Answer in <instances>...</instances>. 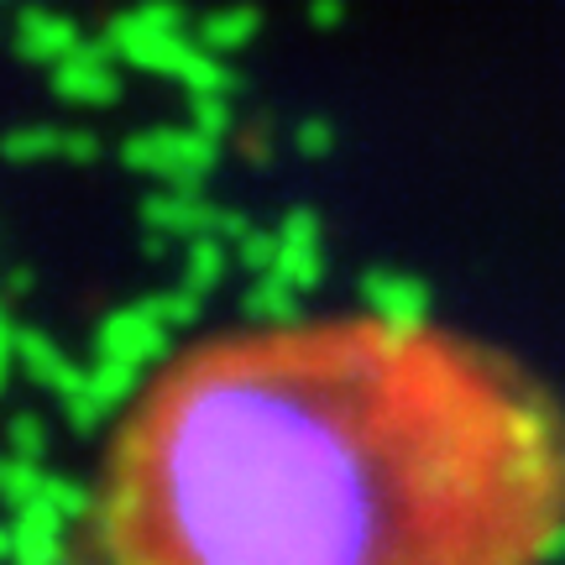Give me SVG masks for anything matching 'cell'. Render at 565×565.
<instances>
[{"label":"cell","instance_id":"cell-20","mask_svg":"<svg viewBox=\"0 0 565 565\" xmlns=\"http://www.w3.org/2000/svg\"><path fill=\"white\" fill-rule=\"evenodd\" d=\"M11 351H17V330L6 324V315H0V387H6V366H11Z\"/></svg>","mask_w":565,"mask_h":565},{"label":"cell","instance_id":"cell-5","mask_svg":"<svg viewBox=\"0 0 565 565\" xmlns=\"http://www.w3.org/2000/svg\"><path fill=\"white\" fill-rule=\"evenodd\" d=\"M105 141L89 131V126H53V121H38V126H17L0 137V158L6 162H74V168H89L100 162Z\"/></svg>","mask_w":565,"mask_h":565},{"label":"cell","instance_id":"cell-16","mask_svg":"<svg viewBox=\"0 0 565 565\" xmlns=\"http://www.w3.org/2000/svg\"><path fill=\"white\" fill-rule=\"evenodd\" d=\"M236 267H242L246 278H263L278 267V225L263 231V225H252L242 242H236Z\"/></svg>","mask_w":565,"mask_h":565},{"label":"cell","instance_id":"cell-13","mask_svg":"<svg viewBox=\"0 0 565 565\" xmlns=\"http://www.w3.org/2000/svg\"><path fill=\"white\" fill-rule=\"evenodd\" d=\"M173 32H189V17H183L179 0H141L121 17H110L105 26V42L116 38H173Z\"/></svg>","mask_w":565,"mask_h":565},{"label":"cell","instance_id":"cell-18","mask_svg":"<svg viewBox=\"0 0 565 565\" xmlns=\"http://www.w3.org/2000/svg\"><path fill=\"white\" fill-rule=\"evenodd\" d=\"M294 147H299L303 158H330L335 131H330V121H303L299 131H294Z\"/></svg>","mask_w":565,"mask_h":565},{"label":"cell","instance_id":"cell-19","mask_svg":"<svg viewBox=\"0 0 565 565\" xmlns=\"http://www.w3.org/2000/svg\"><path fill=\"white\" fill-rule=\"evenodd\" d=\"M345 17V0H309V21L315 26H341Z\"/></svg>","mask_w":565,"mask_h":565},{"label":"cell","instance_id":"cell-12","mask_svg":"<svg viewBox=\"0 0 565 565\" xmlns=\"http://www.w3.org/2000/svg\"><path fill=\"white\" fill-rule=\"evenodd\" d=\"M299 288L282 278V273H263V278H246V299L242 315L246 324H282V320H299Z\"/></svg>","mask_w":565,"mask_h":565},{"label":"cell","instance_id":"cell-4","mask_svg":"<svg viewBox=\"0 0 565 565\" xmlns=\"http://www.w3.org/2000/svg\"><path fill=\"white\" fill-rule=\"evenodd\" d=\"M168 324L147 309V303H126L116 315H105L100 330H95V356L100 362H116V366H131V372H147L168 356Z\"/></svg>","mask_w":565,"mask_h":565},{"label":"cell","instance_id":"cell-9","mask_svg":"<svg viewBox=\"0 0 565 565\" xmlns=\"http://www.w3.org/2000/svg\"><path fill=\"white\" fill-rule=\"evenodd\" d=\"M362 299L366 309L393 315V320H429V288L398 267H372L362 278Z\"/></svg>","mask_w":565,"mask_h":565},{"label":"cell","instance_id":"cell-6","mask_svg":"<svg viewBox=\"0 0 565 565\" xmlns=\"http://www.w3.org/2000/svg\"><path fill=\"white\" fill-rule=\"evenodd\" d=\"M282 278L294 282L299 294H320L324 273H330V257H324V225L309 204H294L278 221V267Z\"/></svg>","mask_w":565,"mask_h":565},{"label":"cell","instance_id":"cell-10","mask_svg":"<svg viewBox=\"0 0 565 565\" xmlns=\"http://www.w3.org/2000/svg\"><path fill=\"white\" fill-rule=\"evenodd\" d=\"M17 356L42 387H53V393H63V398H68L84 377V366L68 362L58 345L47 341V330H17Z\"/></svg>","mask_w":565,"mask_h":565},{"label":"cell","instance_id":"cell-22","mask_svg":"<svg viewBox=\"0 0 565 565\" xmlns=\"http://www.w3.org/2000/svg\"><path fill=\"white\" fill-rule=\"evenodd\" d=\"M0 288H6V282H0Z\"/></svg>","mask_w":565,"mask_h":565},{"label":"cell","instance_id":"cell-14","mask_svg":"<svg viewBox=\"0 0 565 565\" xmlns=\"http://www.w3.org/2000/svg\"><path fill=\"white\" fill-rule=\"evenodd\" d=\"M231 263H236V242L200 236V242H189V252H183V282H189V288H200L204 299H210V294L225 282Z\"/></svg>","mask_w":565,"mask_h":565},{"label":"cell","instance_id":"cell-8","mask_svg":"<svg viewBox=\"0 0 565 565\" xmlns=\"http://www.w3.org/2000/svg\"><path fill=\"white\" fill-rule=\"evenodd\" d=\"M84 26L63 11H47V6H21L17 11V53L21 58L42 63V68H58L68 53L84 47Z\"/></svg>","mask_w":565,"mask_h":565},{"label":"cell","instance_id":"cell-15","mask_svg":"<svg viewBox=\"0 0 565 565\" xmlns=\"http://www.w3.org/2000/svg\"><path fill=\"white\" fill-rule=\"evenodd\" d=\"M141 303H147V309H152V315H158L173 335H179V330H189V324L204 315V294H200V288H189V282H179V288H162V294H147Z\"/></svg>","mask_w":565,"mask_h":565},{"label":"cell","instance_id":"cell-2","mask_svg":"<svg viewBox=\"0 0 565 565\" xmlns=\"http://www.w3.org/2000/svg\"><path fill=\"white\" fill-rule=\"evenodd\" d=\"M221 158V141L204 137L200 126H152L121 141V162L141 179H158L162 189H200Z\"/></svg>","mask_w":565,"mask_h":565},{"label":"cell","instance_id":"cell-11","mask_svg":"<svg viewBox=\"0 0 565 565\" xmlns=\"http://www.w3.org/2000/svg\"><path fill=\"white\" fill-rule=\"evenodd\" d=\"M257 32H263V11H257L252 0H236V6H225V11H210L194 38H200L210 53L231 58V53H246V47L257 42Z\"/></svg>","mask_w":565,"mask_h":565},{"label":"cell","instance_id":"cell-7","mask_svg":"<svg viewBox=\"0 0 565 565\" xmlns=\"http://www.w3.org/2000/svg\"><path fill=\"white\" fill-rule=\"evenodd\" d=\"M116 53L105 38H89L79 53L53 68V95L68 105H116L121 100V68H116Z\"/></svg>","mask_w":565,"mask_h":565},{"label":"cell","instance_id":"cell-3","mask_svg":"<svg viewBox=\"0 0 565 565\" xmlns=\"http://www.w3.org/2000/svg\"><path fill=\"white\" fill-rule=\"evenodd\" d=\"M141 225L162 236V242H200V236H221V242H242L252 221L242 210L204 200L200 189H158L152 200H141Z\"/></svg>","mask_w":565,"mask_h":565},{"label":"cell","instance_id":"cell-17","mask_svg":"<svg viewBox=\"0 0 565 565\" xmlns=\"http://www.w3.org/2000/svg\"><path fill=\"white\" fill-rule=\"evenodd\" d=\"M189 121L200 126L204 137L225 141L231 137V126H236V116H231V95H189Z\"/></svg>","mask_w":565,"mask_h":565},{"label":"cell","instance_id":"cell-1","mask_svg":"<svg viewBox=\"0 0 565 565\" xmlns=\"http://www.w3.org/2000/svg\"><path fill=\"white\" fill-rule=\"evenodd\" d=\"M79 519L84 565H550L565 408L435 320L210 330L137 387Z\"/></svg>","mask_w":565,"mask_h":565},{"label":"cell","instance_id":"cell-21","mask_svg":"<svg viewBox=\"0 0 565 565\" xmlns=\"http://www.w3.org/2000/svg\"><path fill=\"white\" fill-rule=\"evenodd\" d=\"M6 288H11V294H26V288H32V273H11V278H6Z\"/></svg>","mask_w":565,"mask_h":565}]
</instances>
